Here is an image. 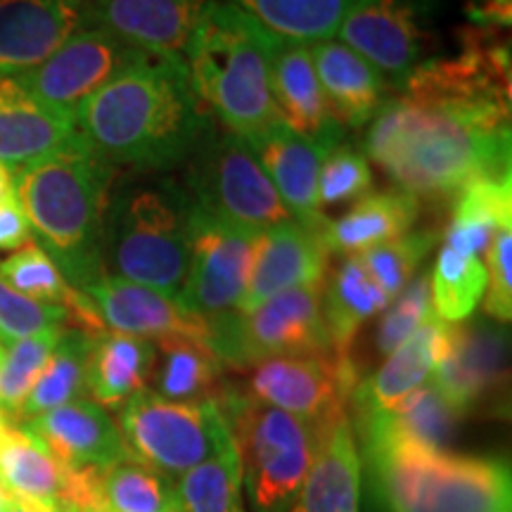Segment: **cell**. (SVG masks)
Instances as JSON below:
<instances>
[{
	"instance_id": "obj_1",
	"label": "cell",
	"mask_w": 512,
	"mask_h": 512,
	"mask_svg": "<svg viewBox=\"0 0 512 512\" xmlns=\"http://www.w3.org/2000/svg\"><path fill=\"white\" fill-rule=\"evenodd\" d=\"M501 34L470 29L458 53L422 62L370 121L363 155L420 204L451 207L467 185L512 174V64Z\"/></svg>"
},
{
	"instance_id": "obj_2",
	"label": "cell",
	"mask_w": 512,
	"mask_h": 512,
	"mask_svg": "<svg viewBox=\"0 0 512 512\" xmlns=\"http://www.w3.org/2000/svg\"><path fill=\"white\" fill-rule=\"evenodd\" d=\"M214 124L183 57L147 50L74 114L79 140L93 157L140 174L188 162Z\"/></svg>"
},
{
	"instance_id": "obj_3",
	"label": "cell",
	"mask_w": 512,
	"mask_h": 512,
	"mask_svg": "<svg viewBox=\"0 0 512 512\" xmlns=\"http://www.w3.org/2000/svg\"><path fill=\"white\" fill-rule=\"evenodd\" d=\"M15 197L27 216L36 245L46 252L76 292L105 278L102 223L117 169L86 147L15 171Z\"/></svg>"
},
{
	"instance_id": "obj_4",
	"label": "cell",
	"mask_w": 512,
	"mask_h": 512,
	"mask_svg": "<svg viewBox=\"0 0 512 512\" xmlns=\"http://www.w3.org/2000/svg\"><path fill=\"white\" fill-rule=\"evenodd\" d=\"M192 202L185 183L133 171L114 178L102 223L105 275L181 297L190 268Z\"/></svg>"
},
{
	"instance_id": "obj_5",
	"label": "cell",
	"mask_w": 512,
	"mask_h": 512,
	"mask_svg": "<svg viewBox=\"0 0 512 512\" xmlns=\"http://www.w3.org/2000/svg\"><path fill=\"white\" fill-rule=\"evenodd\" d=\"M271 41L273 34L245 12L211 0L183 50L197 98L245 140L280 119L271 91Z\"/></svg>"
},
{
	"instance_id": "obj_6",
	"label": "cell",
	"mask_w": 512,
	"mask_h": 512,
	"mask_svg": "<svg viewBox=\"0 0 512 512\" xmlns=\"http://www.w3.org/2000/svg\"><path fill=\"white\" fill-rule=\"evenodd\" d=\"M216 406L238 451L249 508L290 512L316 456L318 427L252 399L245 389L226 387Z\"/></svg>"
},
{
	"instance_id": "obj_7",
	"label": "cell",
	"mask_w": 512,
	"mask_h": 512,
	"mask_svg": "<svg viewBox=\"0 0 512 512\" xmlns=\"http://www.w3.org/2000/svg\"><path fill=\"white\" fill-rule=\"evenodd\" d=\"M366 460L387 512H512L505 460L446 451H384Z\"/></svg>"
},
{
	"instance_id": "obj_8",
	"label": "cell",
	"mask_w": 512,
	"mask_h": 512,
	"mask_svg": "<svg viewBox=\"0 0 512 512\" xmlns=\"http://www.w3.org/2000/svg\"><path fill=\"white\" fill-rule=\"evenodd\" d=\"M185 166L192 202L216 221L252 235L294 221L252 147L238 133L214 124Z\"/></svg>"
},
{
	"instance_id": "obj_9",
	"label": "cell",
	"mask_w": 512,
	"mask_h": 512,
	"mask_svg": "<svg viewBox=\"0 0 512 512\" xmlns=\"http://www.w3.org/2000/svg\"><path fill=\"white\" fill-rule=\"evenodd\" d=\"M117 425L131 458L166 477H181L235 448L216 401L178 403L147 387L119 408Z\"/></svg>"
},
{
	"instance_id": "obj_10",
	"label": "cell",
	"mask_w": 512,
	"mask_h": 512,
	"mask_svg": "<svg viewBox=\"0 0 512 512\" xmlns=\"http://www.w3.org/2000/svg\"><path fill=\"white\" fill-rule=\"evenodd\" d=\"M320 292L323 283L292 287L252 311L207 320V347L235 370H249L273 356L335 354L320 311Z\"/></svg>"
},
{
	"instance_id": "obj_11",
	"label": "cell",
	"mask_w": 512,
	"mask_h": 512,
	"mask_svg": "<svg viewBox=\"0 0 512 512\" xmlns=\"http://www.w3.org/2000/svg\"><path fill=\"white\" fill-rule=\"evenodd\" d=\"M439 0H354L337 36L401 91L427 57Z\"/></svg>"
},
{
	"instance_id": "obj_12",
	"label": "cell",
	"mask_w": 512,
	"mask_h": 512,
	"mask_svg": "<svg viewBox=\"0 0 512 512\" xmlns=\"http://www.w3.org/2000/svg\"><path fill=\"white\" fill-rule=\"evenodd\" d=\"M358 382L361 377L349 356H273L249 368L245 392L320 427L349 413V399Z\"/></svg>"
},
{
	"instance_id": "obj_13",
	"label": "cell",
	"mask_w": 512,
	"mask_h": 512,
	"mask_svg": "<svg viewBox=\"0 0 512 512\" xmlns=\"http://www.w3.org/2000/svg\"><path fill=\"white\" fill-rule=\"evenodd\" d=\"M140 53L107 31L81 29L48 60L15 79L43 107L74 119L83 102L131 67Z\"/></svg>"
},
{
	"instance_id": "obj_14",
	"label": "cell",
	"mask_w": 512,
	"mask_h": 512,
	"mask_svg": "<svg viewBox=\"0 0 512 512\" xmlns=\"http://www.w3.org/2000/svg\"><path fill=\"white\" fill-rule=\"evenodd\" d=\"M259 235L230 228L200 207L192 209L190 268L178 297L185 311L214 320L235 311L247 292Z\"/></svg>"
},
{
	"instance_id": "obj_15",
	"label": "cell",
	"mask_w": 512,
	"mask_h": 512,
	"mask_svg": "<svg viewBox=\"0 0 512 512\" xmlns=\"http://www.w3.org/2000/svg\"><path fill=\"white\" fill-rule=\"evenodd\" d=\"M508 325L482 316L451 323L446 354L432 375V384L460 415L501 408L508 399Z\"/></svg>"
},
{
	"instance_id": "obj_16",
	"label": "cell",
	"mask_w": 512,
	"mask_h": 512,
	"mask_svg": "<svg viewBox=\"0 0 512 512\" xmlns=\"http://www.w3.org/2000/svg\"><path fill=\"white\" fill-rule=\"evenodd\" d=\"M91 0H0V76L29 72L88 27Z\"/></svg>"
},
{
	"instance_id": "obj_17",
	"label": "cell",
	"mask_w": 512,
	"mask_h": 512,
	"mask_svg": "<svg viewBox=\"0 0 512 512\" xmlns=\"http://www.w3.org/2000/svg\"><path fill=\"white\" fill-rule=\"evenodd\" d=\"M19 427L72 470L105 472L131 458L117 420L93 399L69 401Z\"/></svg>"
},
{
	"instance_id": "obj_18",
	"label": "cell",
	"mask_w": 512,
	"mask_h": 512,
	"mask_svg": "<svg viewBox=\"0 0 512 512\" xmlns=\"http://www.w3.org/2000/svg\"><path fill=\"white\" fill-rule=\"evenodd\" d=\"M81 294H86L105 330L143 337L150 342L185 337L207 344V320L185 311L178 299L166 297L150 287L105 275Z\"/></svg>"
},
{
	"instance_id": "obj_19",
	"label": "cell",
	"mask_w": 512,
	"mask_h": 512,
	"mask_svg": "<svg viewBox=\"0 0 512 512\" xmlns=\"http://www.w3.org/2000/svg\"><path fill=\"white\" fill-rule=\"evenodd\" d=\"M460 420L463 415L430 382L389 411L354 415L351 427L370 458L384 451H444Z\"/></svg>"
},
{
	"instance_id": "obj_20",
	"label": "cell",
	"mask_w": 512,
	"mask_h": 512,
	"mask_svg": "<svg viewBox=\"0 0 512 512\" xmlns=\"http://www.w3.org/2000/svg\"><path fill=\"white\" fill-rule=\"evenodd\" d=\"M271 91L280 121L294 133L328 150L342 143L344 128L332 117L320 88L309 43L273 36Z\"/></svg>"
},
{
	"instance_id": "obj_21",
	"label": "cell",
	"mask_w": 512,
	"mask_h": 512,
	"mask_svg": "<svg viewBox=\"0 0 512 512\" xmlns=\"http://www.w3.org/2000/svg\"><path fill=\"white\" fill-rule=\"evenodd\" d=\"M328 271L330 252L316 233L297 221L275 226L256 240L247 292L235 311H252L292 287L325 283Z\"/></svg>"
},
{
	"instance_id": "obj_22",
	"label": "cell",
	"mask_w": 512,
	"mask_h": 512,
	"mask_svg": "<svg viewBox=\"0 0 512 512\" xmlns=\"http://www.w3.org/2000/svg\"><path fill=\"white\" fill-rule=\"evenodd\" d=\"M211 0H91L88 27L147 53L181 55Z\"/></svg>"
},
{
	"instance_id": "obj_23",
	"label": "cell",
	"mask_w": 512,
	"mask_h": 512,
	"mask_svg": "<svg viewBox=\"0 0 512 512\" xmlns=\"http://www.w3.org/2000/svg\"><path fill=\"white\" fill-rule=\"evenodd\" d=\"M247 145L252 147L254 157L259 159L261 169L271 178L278 195L283 197L294 221L302 223L320 238L330 221L316 202L320 164L330 152L328 147L302 138L280 119L266 131H261L259 136L247 138Z\"/></svg>"
},
{
	"instance_id": "obj_24",
	"label": "cell",
	"mask_w": 512,
	"mask_h": 512,
	"mask_svg": "<svg viewBox=\"0 0 512 512\" xmlns=\"http://www.w3.org/2000/svg\"><path fill=\"white\" fill-rule=\"evenodd\" d=\"M81 145L74 119L57 114L19 86L0 76V164L15 171Z\"/></svg>"
},
{
	"instance_id": "obj_25",
	"label": "cell",
	"mask_w": 512,
	"mask_h": 512,
	"mask_svg": "<svg viewBox=\"0 0 512 512\" xmlns=\"http://www.w3.org/2000/svg\"><path fill=\"white\" fill-rule=\"evenodd\" d=\"M448 335L451 323H444L432 313L406 342L384 358L373 375L356 384L349 399V415L389 411L425 387L432 380L441 356L446 354Z\"/></svg>"
},
{
	"instance_id": "obj_26",
	"label": "cell",
	"mask_w": 512,
	"mask_h": 512,
	"mask_svg": "<svg viewBox=\"0 0 512 512\" xmlns=\"http://www.w3.org/2000/svg\"><path fill=\"white\" fill-rule=\"evenodd\" d=\"M290 512H361V458L349 413L318 427V446Z\"/></svg>"
},
{
	"instance_id": "obj_27",
	"label": "cell",
	"mask_w": 512,
	"mask_h": 512,
	"mask_svg": "<svg viewBox=\"0 0 512 512\" xmlns=\"http://www.w3.org/2000/svg\"><path fill=\"white\" fill-rule=\"evenodd\" d=\"M313 67L332 117L342 128H363L387 100V81L366 57L337 38L311 43Z\"/></svg>"
},
{
	"instance_id": "obj_28",
	"label": "cell",
	"mask_w": 512,
	"mask_h": 512,
	"mask_svg": "<svg viewBox=\"0 0 512 512\" xmlns=\"http://www.w3.org/2000/svg\"><path fill=\"white\" fill-rule=\"evenodd\" d=\"M389 302L392 299L375 283L358 254L342 256L335 268L330 266L320 292V311L335 354L349 356L363 325L380 316Z\"/></svg>"
},
{
	"instance_id": "obj_29",
	"label": "cell",
	"mask_w": 512,
	"mask_h": 512,
	"mask_svg": "<svg viewBox=\"0 0 512 512\" xmlns=\"http://www.w3.org/2000/svg\"><path fill=\"white\" fill-rule=\"evenodd\" d=\"M420 219V202L403 190L368 192L354 202L347 214L337 221H328L320 233L330 256L361 254L382 242L399 238L413 230Z\"/></svg>"
},
{
	"instance_id": "obj_30",
	"label": "cell",
	"mask_w": 512,
	"mask_h": 512,
	"mask_svg": "<svg viewBox=\"0 0 512 512\" xmlns=\"http://www.w3.org/2000/svg\"><path fill=\"white\" fill-rule=\"evenodd\" d=\"M157 347L143 337L102 330L93 337L86 389L102 408H121L150 382Z\"/></svg>"
},
{
	"instance_id": "obj_31",
	"label": "cell",
	"mask_w": 512,
	"mask_h": 512,
	"mask_svg": "<svg viewBox=\"0 0 512 512\" xmlns=\"http://www.w3.org/2000/svg\"><path fill=\"white\" fill-rule=\"evenodd\" d=\"M157 358L152 368V392L178 403L219 401L223 389V363L204 342L169 337L155 342Z\"/></svg>"
},
{
	"instance_id": "obj_32",
	"label": "cell",
	"mask_w": 512,
	"mask_h": 512,
	"mask_svg": "<svg viewBox=\"0 0 512 512\" xmlns=\"http://www.w3.org/2000/svg\"><path fill=\"white\" fill-rule=\"evenodd\" d=\"M512 223V176L484 178L460 192L451 204L444 245L482 259L498 228Z\"/></svg>"
},
{
	"instance_id": "obj_33",
	"label": "cell",
	"mask_w": 512,
	"mask_h": 512,
	"mask_svg": "<svg viewBox=\"0 0 512 512\" xmlns=\"http://www.w3.org/2000/svg\"><path fill=\"white\" fill-rule=\"evenodd\" d=\"M252 17L268 34L299 43L330 41L354 0H221Z\"/></svg>"
},
{
	"instance_id": "obj_34",
	"label": "cell",
	"mask_w": 512,
	"mask_h": 512,
	"mask_svg": "<svg viewBox=\"0 0 512 512\" xmlns=\"http://www.w3.org/2000/svg\"><path fill=\"white\" fill-rule=\"evenodd\" d=\"M93 332L81 328H64L57 339L46 368L31 389L17 420L27 422L38 415L60 408L64 403L81 399L86 392V370L93 349Z\"/></svg>"
},
{
	"instance_id": "obj_35",
	"label": "cell",
	"mask_w": 512,
	"mask_h": 512,
	"mask_svg": "<svg viewBox=\"0 0 512 512\" xmlns=\"http://www.w3.org/2000/svg\"><path fill=\"white\" fill-rule=\"evenodd\" d=\"M105 512H181L176 484L136 458H126L100 475Z\"/></svg>"
},
{
	"instance_id": "obj_36",
	"label": "cell",
	"mask_w": 512,
	"mask_h": 512,
	"mask_svg": "<svg viewBox=\"0 0 512 512\" xmlns=\"http://www.w3.org/2000/svg\"><path fill=\"white\" fill-rule=\"evenodd\" d=\"M432 311L444 323H463L482 304L486 264L479 256L444 245L430 271Z\"/></svg>"
},
{
	"instance_id": "obj_37",
	"label": "cell",
	"mask_w": 512,
	"mask_h": 512,
	"mask_svg": "<svg viewBox=\"0 0 512 512\" xmlns=\"http://www.w3.org/2000/svg\"><path fill=\"white\" fill-rule=\"evenodd\" d=\"M181 512H245L238 451L192 467L176 484Z\"/></svg>"
},
{
	"instance_id": "obj_38",
	"label": "cell",
	"mask_w": 512,
	"mask_h": 512,
	"mask_svg": "<svg viewBox=\"0 0 512 512\" xmlns=\"http://www.w3.org/2000/svg\"><path fill=\"white\" fill-rule=\"evenodd\" d=\"M62 330L64 328L46 330L5 344L3 358H0V413L8 420L17 418L22 411L24 401L46 368Z\"/></svg>"
},
{
	"instance_id": "obj_39",
	"label": "cell",
	"mask_w": 512,
	"mask_h": 512,
	"mask_svg": "<svg viewBox=\"0 0 512 512\" xmlns=\"http://www.w3.org/2000/svg\"><path fill=\"white\" fill-rule=\"evenodd\" d=\"M439 230L434 228H420L408 230V233L399 235V238L382 242L358 254L373 280L382 287L389 299H394L403 287L422 271V261L437 245Z\"/></svg>"
},
{
	"instance_id": "obj_40",
	"label": "cell",
	"mask_w": 512,
	"mask_h": 512,
	"mask_svg": "<svg viewBox=\"0 0 512 512\" xmlns=\"http://www.w3.org/2000/svg\"><path fill=\"white\" fill-rule=\"evenodd\" d=\"M432 292H430V271H422L408 283L396 297L384 306L377 320V328L373 335V349H370V358L366 361L373 366L377 361H384L399 344L406 342L415 330L432 316Z\"/></svg>"
},
{
	"instance_id": "obj_41",
	"label": "cell",
	"mask_w": 512,
	"mask_h": 512,
	"mask_svg": "<svg viewBox=\"0 0 512 512\" xmlns=\"http://www.w3.org/2000/svg\"><path fill=\"white\" fill-rule=\"evenodd\" d=\"M373 190V171L368 157L349 143H339L325 155L320 164L316 202L318 209L342 207V204L358 202Z\"/></svg>"
},
{
	"instance_id": "obj_42",
	"label": "cell",
	"mask_w": 512,
	"mask_h": 512,
	"mask_svg": "<svg viewBox=\"0 0 512 512\" xmlns=\"http://www.w3.org/2000/svg\"><path fill=\"white\" fill-rule=\"evenodd\" d=\"M69 323H72V318H69L67 309L34 302V299L12 290L0 278V342L3 344L38 335V332L67 328Z\"/></svg>"
},
{
	"instance_id": "obj_43",
	"label": "cell",
	"mask_w": 512,
	"mask_h": 512,
	"mask_svg": "<svg viewBox=\"0 0 512 512\" xmlns=\"http://www.w3.org/2000/svg\"><path fill=\"white\" fill-rule=\"evenodd\" d=\"M512 223L498 228L486 252V292L482 297L484 316L508 325L512 318Z\"/></svg>"
},
{
	"instance_id": "obj_44",
	"label": "cell",
	"mask_w": 512,
	"mask_h": 512,
	"mask_svg": "<svg viewBox=\"0 0 512 512\" xmlns=\"http://www.w3.org/2000/svg\"><path fill=\"white\" fill-rule=\"evenodd\" d=\"M29 242H34V235L17 197L0 200V249H19Z\"/></svg>"
},
{
	"instance_id": "obj_45",
	"label": "cell",
	"mask_w": 512,
	"mask_h": 512,
	"mask_svg": "<svg viewBox=\"0 0 512 512\" xmlns=\"http://www.w3.org/2000/svg\"><path fill=\"white\" fill-rule=\"evenodd\" d=\"M467 17L479 29L508 31L512 24V0H467Z\"/></svg>"
},
{
	"instance_id": "obj_46",
	"label": "cell",
	"mask_w": 512,
	"mask_h": 512,
	"mask_svg": "<svg viewBox=\"0 0 512 512\" xmlns=\"http://www.w3.org/2000/svg\"><path fill=\"white\" fill-rule=\"evenodd\" d=\"M3 512H79L72 505H50V503H34L19 501V498L3 496Z\"/></svg>"
},
{
	"instance_id": "obj_47",
	"label": "cell",
	"mask_w": 512,
	"mask_h": 512,
	"mask_svg": "<svg viewBox=\"0 0 512 512\" xmlns=\"http://www.w3.org/2000/svg\"><path fill=\"white\" fill-rule=\"evenodd\" d=\"M8 197H15V176L0 164V200H8Z\"/></svg>"
},
{
	"instance_id": "obj_48",
	"label": "cell",
	"mask_w": 512,
	"mask_h": 512,
	"mask_svg": "<svg viewBox=\"0 0 512 512\" xmlns=\"http://www.w3.org/2000/svg\"><path fill=\"white\" fill-rule=\"evenodd\" d=\"M8 422H10V420H8V418H5V415H3V413H0V427H3V425H8Z\"/></svg>"
},
{
	"instance_id": "obj_49",
	"label": "cell",
	"mask_w": 512,
	"mask_h": 512,
	"mask_svg": "<svg viewBox=\"0 0 512 512\" xmlns=\"http://www.w3.org/2000/svg\"><path fill=\"white\" fill-rule=\"evenodd\" d=\"M3 349H5V344H3V342H0V358H3Z\"/></svg>"
},
{
	"instance_id": "obj_50",
	"label": "cell",
	"mask_w": 512,
	"mask_h": 512,
	"mask_svg": "<svg viewBox=\"0 0 512 512\" xmlns=\"http://www.w3.org/2000/svg\"><path fill=\"white\" fill-rule=\"evenodd\" d=\"M0 512H3V494H0Z\"/></svg>"
}]
</instances>
